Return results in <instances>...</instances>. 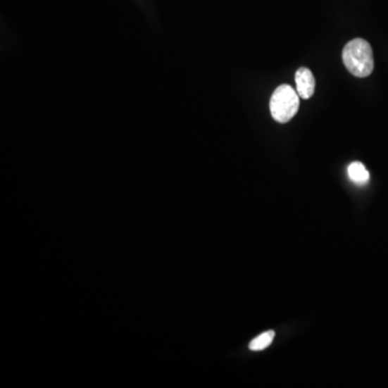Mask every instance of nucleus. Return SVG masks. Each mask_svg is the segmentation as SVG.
<instances>
[{
  "mask_svg": "<svg viewBox=\"0 0 388 388\" xmlns=\"http://www.w3.org/2000/svg\"><path fill=\"white\" fill-rule=\"evenodd\" d=\"M343 61L347 70L358 78L370 76L375 68L373 49L369 42L361 38L351 40L345 46Z\"/></svg>",
  "mask_w": 388,
  "mask_h": 388,
  "instance_id": "1",
  "label": "nucleus"
},
{
  "mask_svg": "<svg viewBox=\"0 0 388 388\" xmlns=\"http://www.w3.org/2000/svg\"><path fill=\"white\" fill-rule=\"evenodd\" d=\"M298 92L290 85H283L276 89L270 101L272 117L280 123L290 121L298 113L300 99Z\"/></svg>",
  "mask_w": 388,
  "mask_h": 388,
  "instance_id": "2",
  "label": "nucleus"
},
{
  "mask_svg": "<svg viewBox=\"0 0 388 388\" xmlns=\"http://www.w3.org/2000/svg\"><path fill=\"white\" fill-rule=\"evenodd\" d=\"M296 92L301 99H308L315 91V78L310 69L299 68L296 73Z\"/></svg>",
  "mask_w": 388,
  "mask_h": 388,
  "instance_id": "3",
  "label": "nucleus"
},
{
  "mask_svg": "<svg viewBox=\"0 0 388 388\" xmlns=\"http://www.w3.org/2000/svg\"><path fill=\"white\" fill-rule=\"evenodd\" d=\"M349 177L354 184L363 186L368 184L370 180V174L367 168L361 162H353L347 168Z\"/></svg>",
  "mask_w": 388,
  "mask_h": 388,
  "instance_id": "4",
  "label": "nucleus"
},
{
  "mask_svg": "<svg viewBox=\"0 0 388 388\" xmlns=\"http://www.w3.org/2000/svg\"><path fill=\"white\" fill-rule=\"evenodd\" d=\"M274 337H275V332L270 330L267 332H263L258 336L257 338L254 339L251 343H249V349L254 351H263V349L269 347L273 342Z\"/></svg>",
  "mask_w": 388,
  "mask_h": 388,
  "instance_id": "5",
  "label": "nucleus"
}]
</instances>
